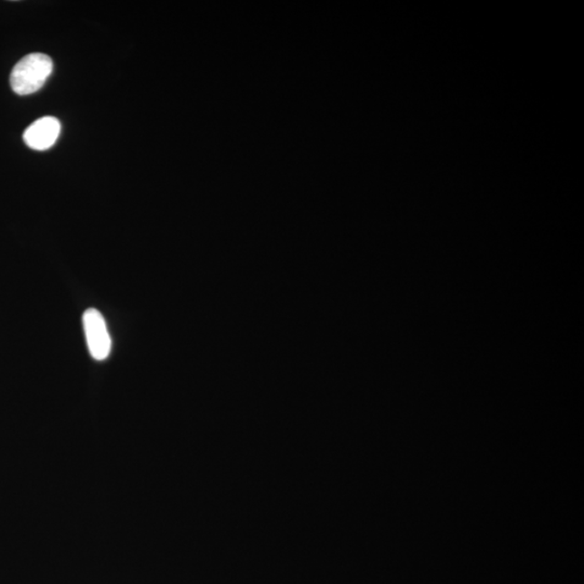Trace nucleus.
<instances>
[{"mask_svg": "<svg viewBox=\"0 0 584 584\" xmlns=\"http://www.w3.org/2000/svg\"><path fill=\"white\" fill-rule=\"evenodd\" d=\"M53 71L51 57L43 53H31L21 59L10 76V85L19 96H27L42 89Z\"/></svg>", "mask_w": 584, "mask_h": 584, "instance_id": "f257e3e1", "label": "nucleus"}, {"mask_svg": "<svg viewBox=\"0 0 584 584\" xmlns=\"http://www.w3.org/2000/svg\"><path fill=\"white\" fill-rule=\"evenodd\" d=\"M88 349L96 361H104L111 354L112 339L106 319L96 308H88L82 317Z\"/></svg>", "mask_w": 584, "mask_h": 584, "instance_id": "f03ea898", "label": "nucleus"}, {"mask_svg": "<svg viewBox=\"0 0 584 584\" xmlns=\"http://www.w3.org/2000/svg\"><path fill=\"white\" fill-rule=\"evenodd\" d=\"M61 132V124L56 118L45 117L37 119L24 131L25 145L35 151H46L54 146Z\"/></svg>", "mask_w": 584, "mask_h": 584, "instance_id": "7ed1b4c3", "label": "nucleus"}]
</instances>
